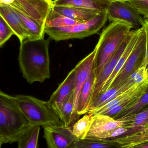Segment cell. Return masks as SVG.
I'll list each match as a JSON object with an SVG mask.
<instances>
[{
	"instance_id": "6da1fadb",
	"label": "cell",
	"mask_w": 148,
	"mask_h": 148,
	"mask_svg": "<svg viewBox=\"0 0 148 148\" xmlns=\"http://www.w3.org/2000/svg\"><path fill=\"white\" fill-rule=\"evenodd\" d=\"M49 40L27 39L21 42L18 60L23 77L29 83L43 82L50 77Z\"/></svg>"
},
{
	"instance_id": "7a4b0ae2",
	"label": "cell",
	"mask_w": 148,
	"mask_h": 148,
	"mask_svg": "<svg viewBox=\"0 0 148 148\" xmlns=\"http://www.w3.org/2000/svg\"><path fill=\"white\" fill-rule=\"evenodd\" d=\"M30 126L18 107L14 97L0 90V136L4 143L16 142Z\"/></svg>"
},
{
	"instance_id": "3957f363",
	"label": "cell",
	"mask_w": 148,
	"mask_h": 148,
	"mask_svg": "<svg viewBox=\"0 0 148 148\" xmlns=\"http://www.w3.org/2000/svg\"><path fill=\"white\" fill-rule=\"evenodd\" d=\"M133 27L120 21H112L101 34L96 46L94 62L95 80L111 56L127 37Z\"/></svg>"
},
{
	"instance_id": "277c9868",
	"label": "cell",
	"mask_w": 148,
	"mask_h": 148,
	"mask_svg": "<svg viewBox=\"0 0 148 148\" xmlns=\"http://www.w3.org/2000/svg\"><path fill=\"white\" fill-rule=\"evenodd\" d=\"M15 100L31 126H54L63 123L49 103L34 97L18 95Z\"/></svg>"
},
{
	"instance_id": "5b68a950",
	"label": "cell",
	"mask_w": 148,
	"mask_h": 148,
	"mask_svg": "<svg viewBox=\"0 0 148 148\" xmlns=\"http://www.w3.org/2000/svg\"><path fill=\"white\" fill-rule=\"evenodd\" d=\"M108 19L105 10L86 22L79 23L68 27H45V34L57 42L83 39L97 34L104 26Z\"/></svg>"
},
{
	"instance_id": "8992f818",
	"label": "cell",
	"mask_w": 148,
	"mask_h": 148,
	"mask_svg": "<svg viewBox=\"0 0 148 148\" xmlns=\"http://www.w3.org/2000/svg\"><path fill=\"white\" fill-rule=\"evenodd\" d=\"M146 56V33L143 26L139 29L136 42L126 62L109 88L124 82L137 69L145 66Z\"/></svg>"
},
{
	"instance_id": "52a82bcc",
	"label": "cell",
	"mask_w": 148,
	"mask_h": 148,
	"mask_svg": "<svg viewBox=\"0 0 148 148\" xmlns=\"http://www.w3.org/2000/svg\"><path fill=\"white\" fill-rule=\"evenodd\" d=\"M108 19L120 21L138 29L143 26L145 20L127 1H118L109 3L106 10Z\"/></svg>"
},
{
	"instance_id": "ba28073f",
	"label": "cell",
	"mask_w": 148,
	"mask_h": 148,
	"mask_svg": "<svg viewBox=\"0 0 148 148\" xmlns=\"http://www.w3.org/2000/svg\"><path fill=\"white\" fill-rule=\"evenodd\" d=\"M44 136L48 148H71L77 138L72 127L63 123L43 127Z\"/></svg>"
},
{
	"instance_id": "9c48e42d",
	"label": "cell",
	"mask_w": 148,
	"mask_h": 148,
	"mask_svg": "<svg viewBox=\"0 0 148 148\" xmlns=\"http://www.w3.org/2000/svg\"><path fill=\"white\" fill-rule=\"evenodd\" d=\"M131 32L116 52L111 56L98 76L95 80L93 91L90 101L89 106L99 96L104 84L109 78L116 66L119 59L125 51L131 37Z\"/></svg>"
},
{
	"instance_id": "30bf717a",
	"label": "cell",
	"mask_w": 148,
	"mask_h": 148,
	"mask_svg": "<svg viewBox=\"0 0 148 148\" xmlns=\"http://www.w3.org/2000/svg\"><path fill=\"white\" fill-rule=\"evenodd\" d=\"M93 120L86 137L109 139L112 132L124 126L122 119L116 120L106 115L93 116Z\"/></svg>"
},
{
	"instance_id": "8fae6325",
	"label": "cell",
	"mask_w": 148,
	"mask_h": 148,
	"mask_svg": "<svg viewBox=\"0 0 148 148\" xmlns=\"http://www.w3.org/2000/svg\"><path fill=\"white\" fill-rule=\"evenodd\" d=\"M10 5L16 6L26 14L45 26L46 18L53 4L52 0H15Z\"/></svg>"
},
{
	"instance_id": "7c38bea8",
	"label": "cell",
	"mask_w": 148,
	"mask_h": 148,
	"mask_svg": "<svg viewBox=\"0 0 148 148\" xmlns=\"http://www.w3.org/2000/svg\"><path fill=\"white\" fill-rule=\"evenodd\" d=\"M96 52V48L95 47L91 53L79 62L74 68L75 82L73 91L75 97V112L76 114H77V111L81 91L94 66Z\"/></svg>"
},
{
	"instance_id": "4fadbf2b",
	"label": "cell",
	"mask_w": 148,
	"mask_h": 148,
	"mask_svg": "<svg viewBox=\"0 0 148 148\" xmlns=\"http://www.w3.org/2000/svg\"><path fill=\"white\" fill-rule=\"evenodd\" d=\"M75 69L71 70L65 80L59 85L48 101L57 115L61 108L68 97L73 91L75 82Z\"/></svg>"
},
{
	"instance_id": "5bb4252c",
	"label": "cell",
	"mask_w": 148,
	"mask_h": 148,
	"mask_svg": "<svg viewBox=\"0 0 148 148\" xmlns=\"http://www.w3.org/2000/svg\"><path fill=\"white\" fill-rule=\"evenodd\" d=\"M0 15L18 37L20 42L29 38L21 17L14 8L9 5H0Z\"/></svg>"
},
{
	"instance_id": "9a60e30c",
	"label": "cell",
	"mask_w": 148,
	"mask_h": 148,
	"mask_svg": "<svg viewBox=\"0 0 148 148\" xmlns=\"http://www.w3.org/2000/svg\"><path fill=\"white\" fill-rule=\"evenodd\" d=\"M138 84H136L130 78H128L123 83L110 88L101 94L89 106L88 113L100 108L120 94Z\"/></svg>"
},
{
	"instance_id": "2e32d148",
	"label": "cell",
	"mask_w": 148,
	"mask_h": 148,
	"mask_svg": "<svg viewBox=\"0 0 148 148\" xmlns=\"http://www.w3.org/2000/svg\"><path fill=\"white\" fill-rule=\"evenodd\" d=\"M53 9L61 14L79 23L89 21L101 11L69 6L53 5Z\"/></svg>"
},
{
	"instance_id": "e0dca14e",
	"label": "cell",
	"mask_w": 148,
	"mask_h": 148,
	"mask_svg": "<svg viewBox=\"0 0 148 148\" xmlns=\"http://www.w3.org/2000/svg\"><path fill=\"white\" fill-rule=\"evenodd\" d=\"M10 6L14 8L21 17L28 34L29 36L28 39L39 40L44 38L45 26L26 14L16 6L14 5H10Z\"/></svg>"
},
{
	"instance_id": "ac0fdd59",
	"label": "cell",
	"mask_w": 148,
	"mask_h": 148,
	"mask_svg": "<svg viewBox=\"0 0 148 148\" xmlns=\"http://www.w3.org/2000/svg\"><path fill=\"white\" fill-rule=\"evenodd\" d=\"M95 81L94 65L88 77V79L84 84L79 97V103L77 114L78 116L86 114L89 111L90 101L93 91Z\"/></svg>"
},
{
	"instance_id": "d6986e66",
	"label": "cell",
	"mask_w": 148,
	"mask_h": 148,
	"mask_svg": "<svg viewBox=\"0 0 148 148\" xmlns=\"http://www.w3.org/2000/svg\"><path fill=\"white\" fill-rule=\"evenodd\" d=\"M110 2L106 0H54L56 6H69L103 11L105 10Z\"/></svg>"
},
{
	"instance_id": "ffe728a7",
	"label": "cell",
	"mask_w": 148,
	"mask_h": 148,
	"mask_svg": "<svg viewBox=\"0 0 148 148\" xmlns=\"http://www.w3.org/2000/svg\"><path fill=\"white\" fill-rule=\"evenodd\" d=\"M138 31H139V29L131 30V37H130V40L128 44L122 55L119 59L113 73L111 74V75L110 76L105 84H104V86L101 91V94L105 92L109 88L114 79H115L117 74L119 73V72H120L121 69L124 66L130 54V53L136 42L137 36H138Z\"/></svg>"
},
{
	"instance_id": "44dd1931",
	"label": "cell",
	"mask_w": 148,
	"mask_h": 148,
	"mask_svg": "<svg viewBox=\"0 0 148 148\" xmlns=\"http://www.w3.org/2000/svg\"><path fill=\"white\" fill-rule=\"evenodd\" d=\"M71 148H122V145L115 140L86 137L77 139Z\"/></svg>"
},
{
	"instance_id": "7402d4cb",
	"label": "cell",
	"mask_w": 148,
	"mask_h": 148,
	"mask_svg": "<svg viewBox=\"0 0 148 148\" xmlns=\"http://www.w3.org/2000/svg\"><path fill=\"white\" fill-rule=\"evenodd\" d=\"M121 119L124 121V127L130 129L126 135L142 130L148 126V107L135 114Z\"/></svg>"
},
{
	"instance_id": "603a6c76",
	"label": "cell",
	"mask_w": 148,
	"mask_h": 148,
	"mask_svg": "<svg viewBox=\"0 0 148 148\" xmlns=\"http://www.w3.org/2000/svg\"><path fill=\"white\" fill-rule=\"evenodd\" d=\"M61 121L66 126L72 127L80 116L75 112V97L73 91L62 105L58 115Z\"/></svg>"
},
{
	"instance_id": "cb8c5ba5",
	"label": "cell",
	"mask_w": 148,
	"mask_h": 148,
	"mask_svg": "<svg viewBox=\"0 0 148 148\" xmlns=\"http://www.w3.org/2000/svg\"><path fill=\"white\" fill-rule=\"evenodd\" d=\"M40 126H30L17 140L18 148H37Z\"/></svg>"
},
{
	"instance_id": "d4e9b609",
	"label": "cell",
	"mask_w": 148,
	"mask_h": 148,
	"mask_svg": "<svg viewBox=\"0 0 148 148\" xmlns=\"http://www.w3.org/2000/svg\"><path fill=\"white\" fill-rule=\"evenodd\" d=\"M79 23L61 14L52 8L46 18L45 27H68Z\"/></svg>"
},
{
	"instance_id": "484cf974",
	"label": "cell",
	"mask_w": 148,
	"mask_h": 148,
	"mask_svg": "<svg viewBox=\"0 0 148 148\" xmlns=\"http://www.w3.org/2000/svg\"><path fill=\"white\" fill-rule=\"evenodd\" d=\"M148 107V83L145 92L142 96L131 106L124 110L115 118L117 120L133 115Z\"/></svg>"
},
{
	"instance_id": "4316f807",
	"label": "cell",
	"mask_w": 148,
	"mask_h": 148,
	"mask_svg": "<svg viewBox=\"0 0 148 148\" xmlns=\"http://www.w3.org/2000/svg\"><path fill=\"white\" fill-rule=\"evenodd\" d=\"M93 117L92 115L86 114L72 126L73 134L77 139L83 140L86 138L89 130Z\"/></svg>"
},
{
	"instance_id": "83f0119b",
	"label": "cell",
	"mask_w": 148,
	"mask_h": 148,
	"mask_svg": "<svg viewBox=\"0 0 148 148\" xmlns=\"http://www.w3.org/2000/svg\"><path fill=\"white\" fill-rule=\"evenodd\" d=\"M13 35L14 34L13 30L0 15V47Z\"/></svg>"
},
{
	"instance_id": "f1b7e54d",
	"label": "cell",
	"mask_w": 148,
	"mask_h": 148,
	"mask_svg": "<svg viewBox=\"0 0 148 148\" xmlns=\"http://www.w3.org/2000/svg\"><path fill=\"white\" fill-rule=\"evenodd\" d=\"M138 13L148 21V0H127Z\"/></svg>"
},
{
	"instance_id": "f546056e",
	"label": "cell",
	"mask_w": 148,
	"mask_h": 148,
	"mask_svg": "<svg viewBox=\"0 0 148 148\" xmlns=\"http://www.w3.org/2000/svg\"><path fill=\"white\" fill-rule=\"evenodd\" d=\"M148 141V132L145 133H134L125 137V142L128 145Z\"/></svg>"
},
{
	"instance_id": "4dcf8cb0",
	"label": "cell",
	"mask_w": 148,
	"mask_h": 148,
	"mask_svg": "<svg viewBox=\"0 0 148 148\" xmlns=\"http://www.w3.org/2000/svg\"><path fill=\"white\" fill-rule=\"evenodd\" d=\"M143 27L145 29L146 36V56L145 59V66L148 69V21L146 20Z\"/></svg>"
},
{
	"instance_id": "1f68e13d",
	"label": "cell",
	"mask_w": 148,
	"mask_h": 148,
	"mask_svg": "<svg viewBox=\"0 0 148 148\" xmlns=\"http://www.w3.org/2000/svg\"><path fill=\"white\" fill-rule=\"evenodd\" d=\"M122 148H148V141L142 142Z\"/></svg>"
},
{
	"instance_id": "d6a6232c",
	"label": "cell",
	"mask_w": 148,
	"mask_h": 148,
	"mask_svg": "<svg viewBox=\"0 0 148 148\" xmlns=\"http://www.w3.org/2000/svg\"><path fill=\"white\" fill-rule=\"evenodd\" d=\"M15 0H0V5H10Z\"/></svg>"
},
{
	"instance_id": "836d02e7",
	"label": "cell",
	"mask_w": 148,
	"mask_h": 148,
	"mask_svg": "<svg viewBox=\"0 0 148 148\" xmlns=\"http://www.w3.org/2000/svg\"><path fill=\"white\" fill-rule=\"evenodd\" d=\"M3 143H4V141H3V140L2 137L0 136V148H1L2 145Z\"/></svg>"
},
{
	"instance_id": "e575fe53",
	"label": "cell",
	"mask_w": 148,
	"mask_h": 148,
	"mask_svg": "<svg viewBox=\"0 0 148 148\" xmlns=\"http://www.w3.org/2000/svg\"><path fill=\"white\" fill-rule=\"evenodd\" d=\"M106 1H108L110 2H112L116 1H127V0H106Z\"/></svg>"
}]
</instances>
